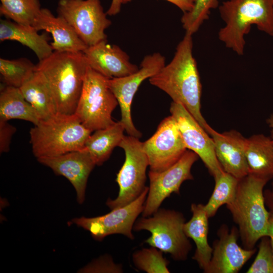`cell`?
<instances>
[{
	"mask_svg": "<svg viewBox=\"0 0 273 273\" xmlns=\"http://www.w3.org/2000/svg\"><path fill=\"white\" fill-rule=\"evenodd\" d=\"M149 81L168 95L173 102L181 104L208 132L211 126L201 111L202 85L193 55L192 34L186 32L172 60L150 78Z\"/></svg>",
	"mask_w": 273,
	"mask_h": 273,
	"instance_id": "obj_1",
	"label": "cell"
},
{
	"mask_svg": "<svg viewBox=\"0 0 273 273\" xmlns=\"http://www.w3.org/2000/svg\"><path fill=\"white\" fill-rule=\"evenodd\" d=\"M268 181L249 173L239 179L235 198L226 205L246 249L255 248L259 239L267 236L270 212L265 208L263 189Z\"/></svg>",
	"mask_w": 273,
	"mask_h": 273,
	"instance_id": "obj_2",
	"label": "cell"
},
{
	"mask_svg": "<svg viewBox=\"0 0 273 273\" xmlns=\"http://www.w3.org/2000/svg\"><path fill=\"white\" fill-rule=\"evenodd\" d=\"M88 67L83 52L54 51L36 64L48 81L57 112L74 113Z\"/></svg>",
	"mask_w": 273,
	"mask_h": 273,
	"instance_id": "obj_3",
	"label": "cell"
},
{
	"mask_svg": "<svg viewBox=\"0 0 273 273\" xmlns=\"http://www.w3.org/2000/svg\"><path fill=\"white\" fill-rule=\"evenodd\" d=\"M218 9L225 23L218 32L219 39L238 55L244 54V36L252 25L273 36V0H228Z\"/></svg>",
	"mask_w": 273,
	"mask_h": 273,
	"instance_id": "obj_4",
	"label": "cell"
},
{
	"mask_svg": "<svg viewBox=\"0 0 273 273\" xmlns=\"http://www.w3.org/2000/svg\"><path fill=\"white\" fill-rule=\"evenodd\" d=\"M92 132L74 114L57 112L30 129L32 153L38 158L81 150Z\"/></svg>",
	"mask_w": 273,
	"mask_h": 273,
	"instance_id": "obj_5",
	"label": "cell"
},
{
	"mask_svg": "<svg viewBox=\"0 0 273 273\" xmlns=\"http://www.w3.org/2000/svg\"><path fill=\"white\" fill-rule=\"evenodd\" d=\"M184 215L180 212L159 208L153 214L135 221L133 230H146L151 235L145 242L163 252L169 253L175 260L187 259L192 245L184 231Z\"/></svg>",
	"mask_w": 273,
	"mask_h": 273,
	"instance_id": "obj_6",
	"label": "cell"
},
{
	"mask_svg": "<svg viewBox=\"0 0 273 273\" xmlns=\"http://www.w3.org/2000/svg\"><path fill=\"white\" fill-rule=\"evenodd\" d=\"M108 79L88 67L74 114L92 132L115 123L112 113L118 103L109 86Z\"/></svg>",
	"mask_w": 273,
	"mask_h": 273,
	"instance_id": "obj_7",
	"label": "cell"
},
{
	"mask_svg": "<svg viewBox=\"0 0 273 273\" xmlns=\"http://www.w3.org/2000/svg\"><path fill=\"white\" fill-rule=\"evenodd\" d=\"M119 147L124 151V162L117 174L116 181L119 187L118 196L108 199L106 205L111 209L125 206L137 199L146 188V170L149 161L143 143L139 139L124 135Z\"/></svg>",
	"mask_w": 273,
	"mask_h": 273,
	"instance_id": "obj_8",
	"label": "cell"
},
{
	"mask_svg": "<svg viewBox=\"0 0 273 273\" xmlns=\"http://www.w3.org/2000/svg\"><path fill=\"white\" fill-rule=\"evenodd\" d=\"M57 12L87 47L107 40L105 31L112 22L100 0H59Z\"/></svg>",
	"mask_w": 273,
	"mask_h": 273,
	"instance_id": "obj_9",
	"label": "cell"
},
{
	"mask_svg": "<svg viewBox=\"0 0 273 273\" xmlns=\"http://www.w3.org/2000/svg\"><path fill=\"white\" fill-rule=\"evenodd\" d=\"M165 65V58L159 53L146 56L140 68L126 76L108 79L109 86L116 97L120 108L121 119L128 135L140 139L141 132L134 126L131 115L133 97L141 84L156 74Z\"/></svg>",
	"mask_w": 273,
	"mask_h": 273,
	"instance_id": "obj_10",
	"label": "cell"
},
{
	"mask_svg": "<svg viewBox=\"0 0 273 273\" xmlns=\"http://www.w3.org/2000/svg\"><path fill=\"white\" fill-rule=\"evenodd\" d=\"M199 158L195 153L187 150L175 163L167 169L161 172L149 171L150 186L142 216L153 214L172 193L179 194L182 183L193 179L191 168Z\"/></svg>",
	"mask_w": 273,
	"mask_h": 273,
	"instance_id": "obj_11",
	"label": "cell"
},
{
	"mask_svg": "<svg viewBox=\"0 0 273 273\" xmlns=\"http://www.w3.org/2000/svg\"><path fill=\"white\" fill-rule=\"evenodd\" d=\"M148 191L147 187L135 200L107 214L95 217L75 218L72 222L88 231L98 241L113 234H122L133 240L132 230L137 217L143 212Z\"/></svg>",
	"mask_w": 273,
	"mask_h": 273,
	"instance_id": "obj_12",
	"label": "cell"
},
{
	"mask_svg": "<svg viewBox=\"0 0 273 273\" xmlns=\"http://www.w3.org/2000/svg\"><path fill=\"white\" fill-rule=\"evenodd\" d=\"M150 170L162 171L175 163L187 149L176 122L171 115L159 124L155 133L143 143Z\"/></svg>",
	"mask_w": 273,
	"mask_h": 273,
	"instance_id": "obj_13",
	"label": "cell"
},
{
	"mask_svg": "<svg viewBox=\"0 0 273 273\" xmlns=\"http://www.w3.org/2000/svg\"><path fill=\"white\" fill-rule=\"evenodd\" d=\"M170 112L187 149L201 158L214 178L220 175L224 171L216 157L212 138L181 104L172 102Z\"/></svg>",
	"mask_w": 273,
	"mask_h": 273,
	"instance_id": "obj_14",
	"label": "cell"
},
{
	"mask_svg": "<svg viewBox=\"0 0 273 273\" xmlns=\"http://www.w3.org/2000/svg\"><path fill=\"white\" fill-rule=\"evenodd\" d=\"M219 239L213 244L211 260L205 273H237L253 255L256 249H246L240 247L237 240L239 230L233 227L229 230L225 224L217 231Z\"/></svg>",
	"mask_w": 273,
	"mask_h": 273,
	"instance_id": "obj_15",
	"label": "cell"
},
{
	"mask_svg": "<svg viewBox=\"0 0 273 273\" xmlns=\"http://www.w3.org/2000/svg\"><path fill=\"white\" fill-rule=\"evenodd\" d=\"M41 164L50 167L57 175H62L74 188L79 204L84 202L88 176L96 164L84 149L52 157L37 158Z\"/></svg>",
	"mask_w": 273,
	"mask_h": 273,
	"instance_id": "obj_16",
	"label": "cell"
},
{
	"mask_svg": "<svg viewBox=\"0 0 273 273\" xmlns=\"http://www.w3.org/2000/svg\"><path fill=\"white\" fill-rule=\"evenodd\" d=\"M83 53L88 66L109 79L126 76L139 69L119 47L107 40L88 47Z\"/></svg>",
	"mask_w": 273,
	"mask_h": 273,
	"instance_id": "obj_17",
	"label": "cell"
},
{
	"mask_svg": "<svg viewBox=\"0 0 273 273\" xmlns=\"http://www.w3.org/2000/svg\"><path fill=\"white\" fill-rule=\"evenodd\" d=\"M208 133L213 141L215 155L223 171L239 179L248 175L247 138L235 130L220 133L211 127Z\"/></svg>",
	"mask_w": 273,
	"mask_h": 273,
	"instance_id": "obj_18",
	"label": "cell"
},
{
	"mask_svg": "<svg viewBox=\"0 0 273 273\" xmlns=\"http://www.w3.org/2000/svg\"><path fill=\"white\" fill-rule=\"evenodd\" d=\"M32 26L38 31L44 30L51 33L53 41L50 44L54 51L79 53L87 48L63 17L55 16L48 9H41Z\"/></svg>",
	"mask_w": 273,
	"mask_h": 273,
	"instance_id": "obj_19",
	"label": "cell"
},
{
	"mask_svg": "<svg viewBox=\"0 0 273 273\" xmlns=\"http://www.w3.org/2000/svg\"><path fill=\"white\" fill-rule=\"evenodd\" d=\"M46 32L40 34L32 25L17 23L9 19L0 20V40L17 41L31 49L39 61L49 57L54 52Z\"/></svg>",
	"mask_w": 273,
	"mask_h": 273,
	"instance_id": "obj_20",
	"label": "cell"
},
{
	"mask_svg": "<svg viewBox=\"0 0 273 273\" xmlns=\"http://www.w3.org/2000/svg\"><path fill=\"white\" fill-rule=\"evenodd\" d=\"M191 210L192 216L185 223L184 231L187 237L192 239L196 244V249L193 259L204 271L209 265L213 251L208 242L209 217L203 204L193 203Z\"/></svg>",
	"mask_w": 273,
	"mask_h": 273,
	"instance_id": "obj_21",
	"label": "cell"
},
{
	"mask_svg": "<svg viewBox=\"0 0 273 273\" xmlns=\"http://www.w3.org/2000/svg\"><path fill=\"white\" fill-rule=\"evenodd\" d=\"M21 93L36 112L40 120L57 113L54 96L43 74L36 70L20 88Z\"/></svg>",
	"mask_w": 273,
	"mask_h": 273,
	"instance_id": "obj_22",
	"label": "cell"
},
{
	"mask_svg": "<svg viewBox=\"0 0 273 273\" xmlns=\"http://www.w3.org/2000/svg\"><path fill=\"white\" fill-rule=\"evenodd\" d=\"M246 157L249 173L269 180L273 177V140L263 134L247 139Z\"/></svg>",
	"mask_w": 273,
	"mask_h": 273,
	"instance_id": "obj_23",
	"label": "cell"
},
{
	"mask_svg": "<svg viewBox=\"0 0 273 273\" xmlns=\"http://www.w3.org/2000/svg\"><path fill=\"white\" fill-rule=\"evenodd\" d=\"M124 126L119 121L106 128L94 131L88 136L84 148L90 154L96 165H101L118 146L123 136Z\"/></svg>",
	"mask_w": 273,
	"mask_h": 273,
	"instance_id": "obj_24",
	"label": "cell"
},
{
	"mask_svg": "<svg viewBox=\"0 0 273 273\" xmlns=\"http://www.w3.org/2000/svg\"><path fill=\"white\" fill-rule=\"evenodd\" d=\"M12 119L27 121L34 125L40 120L19 88L3 84L0 92V120L8 121Z\"/></svg>",
	"mask_w": 273,
	"mask_h": 273,
	"instance_id": "obj_25",
	"label": "cell"
},
{
	"mask_svg": "<svg viewBox=\"0 0 273 273\" xmlns=\"http://www.w3.org/2000/svg\"><path fill=\"white\" fill-rule=\"evenodd\" d=\"M214 180L215 184L213 193L207 203L204 205L209 218L214 216L220 206L233 201L239 180L225 171H223Z\"/></svg>",
	"mask_w": 273,
	"mask_h": 273,
	"instance_id": "obj_26",
	"label": "cell"
},
{
	"mask_svg": "<svg viewBox=\"0 0 273 273\" xmlns=\"http://www.w3.org/2000/svg\"><path fill=\"white\" fill-rule=\"evenodd\" d=\"M0 14L19 24L32 25L41 10L40 0H0Z\"/></svg>",
	"mask_w": 273,
	"mask_h": 273,
	"instance_id": "obj_27",
	"label": "cell"
},
{
	"mask_svg": "<svg viewBox=\"0 0 273 273\" xmlns=\"http://www.w3.org/2000/svg\"><path fill=\"white\" fill-rule=\"evenodd\" d=\"M36 70V65L27 58L0 59V74L3 84L20 88Z\"/></svg>",
	"mask_w": 273,
	"mask_h": 273,
	"instance_id": "obj_28",
	"label": "cell"
},
{
	"mask_svg": "<svg viewBox=\"0 0 273 273\" xmlns=\"http://www.w3.org/2000/svg\"><path fill=\"white\" fill-rule=\"evenodd\" d=\"M163 252L154 247L135 251L132 256L135 267L148 273H169V261L163 257Z\"/></svg>",
	"mask_w": 273,
	"mask_h": 273,
	"instance_id": "obj_29",
	"label": "cell"
},
{
	"mask_svg": "<svg viewBox=\"0 0 273 273\" xmlns=\"http://www.w3.org/2000/svg\"><path fill=\"white\" fill-rule=\"evenodd\" d=\"M218 0H195L191 11L184 13L181 22L186 32L193 34L209 19L210 10L218 7Z\"/></svg>",
	"mask_w": 273,
	"mask_h": 273,
	"instance_id": "obj_30",
	"label": "cell"
},
{
	"mask_svg": "<svg viewBox=\"0 0 273 273\" xmlns=\"http://www.w3.org/2000/svg\"><path fill=\"white\" fill-rule=\"evenodd\" d=\"M257 256L247 273H273V251L268 236L261 239Z\"/></svg>",
	"mask_w": 273,
	"mask_h": 273,
	"instance_id": "obj_31",
	"label": "cell"
},
{
	"mask_svg": "<svg viewBox=\"0 0 273 273\" xmlns=\"http://www.w3.org/2000/svg\"><path fill=\"white\" fill-rule=\"evenodd\" d=\"M16 128L8 121L0 120V152H7L10 150L11 141Z\"/></svg>",
	"mask_w": 273,
	"mask_h": 273,
	"instance_id": "obj_32",
	"label": "cell"
},
{
	"mask_svg": "<svg viewBox=\"0 0 273 273\" xmlns=\"http://www.w3.org/2000/svg\"><path fill=\"white\" fill-rule=\"evenodd\" d=\"M89 270L96 272L104 271L110 272H122V266L115 264L110 258H103L99 260L93 265L90 267Z\"/></svg>",
	"mask_w": 273,
	"mask_h": 273,
	"instance_id": "obj_33",
	"label": "cell"
},
{
	"mask_svg": "<svg viewBox=\"0 0 273 273\" xmlns=\"http://www.w3.org/2000/svg\"><path fill=\"white\" fill-rule=\"evenodd\" d=\"M131 0H123V4H126ZM177 6L183 13L188 12L193 9L195 0H166Z\"/></svg>",
	"mask_w": 273,
	"mask_h": 273,
	"instance_id": "obj_34",
	"label": "cell"
},
{
	"mask_svg": "<svg viewBox=\"0 0 273 273\" xmlns=\"http://www.w3.org/2000/svg\"><path fill=\"white\" fill-rule=\"evenodd\" d=\"M123 4V0H112L110 6L106 12L108 15L114 16L118 14Z\"/></svg>",
	"mask_w": 273,
	"mask_h": 273,
	"instance_id": "obj_35",
	"label": "cell"
},
{
	"mask_svg": "<svg viewBox=\"0 0 273 273\" xmlns=\"http://www.w3.org/2000/svg\"><path fill=\"white\" fill-rule=\"evenodd\" d=\"M270 215L267 228V236L269 238L273 251V208H270Z\"/></svg>",
	"mask_w": 273,
	"mask_h": 273,
	"instance_id": "obj_36",
	"label": "cell"
},
{
	"mask_svg": "<svg viewBox=\"0 0 273 273\" xmlns=\"http://www.w3.org/2000/svg\"><path fill=\"white\" fill-rule=\"evenodd\" d=\"M265 202H266L268 208H273V195L271 194L270 191H266L264 194Z\"/></svg>",
	"mask_w": 273,
	"mask_h": 273,
	"instance_id": "obj_37",
	"label": "cell"
},
{
	"mask_svg": "<svg viewBox=\"0 0 273 273\" xmlns=\"http://www.w3.org/2000/svg\"><path fill=\"white\" fill-rule=\"evenodd\" d=\"M267 123L269 127L271 133V138L273 140V113L271 114V115L269 117V118L267 120Z\"/></svg>",
	"mask_w": 273,
	"mask_h": 273,
	"instance_id": "obj_38",
	"label": "cell"
},
{
	"mask_svg": "<svg viewBox=\"0 0 273 273\" xmlns=\"http://www.w3.org/2000/svg\"><path fill=\"white\" fill-rule=\"evenodd\" d=\"M273 178V177H272ZM270 192L271 193V194L273 195V180H272V189H271V191H270Z\"/></svg>",
	"mask_w": 273,
	"mask_h": 273,
	"instance_id": "obj_39",
	"label": "cell"
}]
</instances>
